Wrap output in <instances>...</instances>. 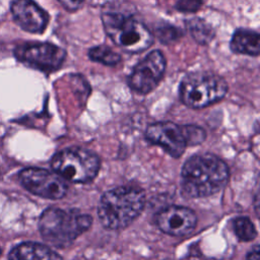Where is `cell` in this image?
<instances>
[{
	"mask_svg": "<svg viewBox=\"0 0 260 260\" xmlns=\"http://www.w3.org/2000/svg\"><path fill=\"white\" fill-rule=\"evenodd\" d=\"M228 179L226 165L210 153L192 156L182 169L183 192L191 198L207 197L218 192Z\"/></svg>",
	"mask_w": 260,
	"mask_h": 260,
	"instance_id": "1",
	"label": "cell"
},
{
	"mask_svg": "<svg viewBox=\"0 0 260 260\" xmlns=\"http://www.w3.org/2000/svg\"><path fill=\"white\" fill-rule=\"evenodd\" d=\"M145 195L136 187H118L105 193L98 206L102 224L110 230H120L130 224L143 210Z\"/></svg>",
	"mask_w": 260,
	"mask_h": 260,
	"instance_id": "2",
	"label": "cell"
},
{
	"mask_svg": "<svg viewBox=\"0 0 260 260\" xmlns=\"http://www.w3.org/2000/svg\"><path fill=\"white\" fill-rule=\"evenodd\" d=\"M91 222L92 218L88 214L50 207L42 213L39 229L48 243L56 247H66L85 232Z\"/></svg>",
	"mask_w": 260,
	"mask_h": 260,
	"instance_id": "3",
	"label": "cell"
},
{
	"mask_svg": "<svg viewBox=\"0 0 260 260\" xmlns=\"http://www.w3.org/2000/svg\"><path fill=\"white\" fill-rule=\"evenodd\" d=\"M102 20L106 34L125 52L139 53L152 44L150 30L131 14L107 8Z\"/></svg>",
	"mask_w": 260,
	"mask_h": 260,
	"instance_id": "4",
	"label": "cell"
},
{
	"mask_svg": "<svg viewBox=\"0 0 260 260\" xmlns=\"http://www.w3.org/2000/svg\"><path fill=\"white\" fill-rule=\"evenodd\" d=\"M228 91L225 80L212 72L196 71L187 74L180 84L181 101L190 108L200 109L221 100Z\"/></svg>",
	"mask_w": 260,
	"mask_h": 260,
	"instance_id": "5",
	"label": "cell"
},
{
	"mask_svg": "<svg viewBox=\"0 0 260 260\" xmlns=\"http://www.w3.org/2000/svg\"><path fill=\"white\" fill-rule=\"evenodd\" d=\"M51 165L54 172L64 180L87 183L95 178L100 169V159L88 149L70 147L56 153Z\"/></svg>",
	"mask_w": 260,
	"mask_h": 260,
	"instance_id": "6",
	"label": "cell"
},
{
	"mask_svg": "<svg viewBox=\"0 0 260 260\" xmlns=\"http://www.w3.org/2000/svg\"><path fill=\"white\" fill-rule=\"evenodd\" d=\"M14 55L18 61L26 66L45 72H52L63 64L66 52L50 43H28L18 46Z\"/></svg>",
	"mask_w": 260,
	"mask_h": 260,
	"instance_id": "7",
	"label": "cell"
},
{
	"mask_svg": "<svg viewBox=\"0 0 260 260\" xmlns=\"http://www.w3.org/2000/svg\"><path fill=\"white\" fill-rule=\"evenodd\" d=\"M166 65L162 53L158 50L151 51L133 67L128 77V85L141 94L150 92L161 80Z\"/></svg>",
	"mask_w": 260,
	"mask_h": 260,
	"instance_id": "8",
	"label": "cell"
},
{
	"mask_svg": "<svg viewBox=\"0 0 260 260\" xmlns=\"http://www.w3.org/2000/svg\"><path fill=\"white\" fill-rule=\"evenodd\" d=\"M19 180L29 192L47 199H60L67 192V185L62 177L44 169L27 168L20 172Z\"/></svg>",
	"mask_w": 260,
	"mask_h": 260,
	"instance_id": "9",
	"label": "cell"
},
{
	"mask_svg": "<svg viewBox=\"0 0 260 260\" xmlns=\"http://www.w3.org/2000/svg\"><path fill=\"white\" fill-rule=\"evenodd\" d=\"M145 136L150 142L161 146L174 157L181 156L188 145L183 127L172 122L151 124L146 129Z\"/></svg>",
	"mask_w": 260,
	"mask_h": 260,
	"instance_id": "10",
	"label": "cell"
},
{
	"mask_svg": "<svg viewBox=\"0 0 260 260\" xmlns=\"http://www.w3.org/2000/svg\"><path fill=\"white\" fill-rule=\"evenodd\" d=\"M196 215L193 210L183 206H170L155 215V223L164 233L182 237L190 234L196 226Z\"/></svg>",
	"mask_w": 260,
	"mask_h": 260,
	"instance_id": "11",
	"label": "cell"
},
{
	"mask_svg": "<svg viewBox=\"0 0 260 260\" xmlns=\"http://www.w3.org/2000/svg\"><path fill=\"white\" fill-rule=\"evenodd\" d=\"M11 12L16 23L29 32H43L49 21L47 12L32 0H14Z\"/></svg>",
	"mask_w": 260,
	"mask_h": 260,
	"instance_id": "12",
	"label": "cell"
},
{
	"mask_svg": "<svg viewBox=\"0 0 260 260\" xmlns=\"http://www.w3.org/2000/svg\"><path fill=\"white\" fill-rule=\"evenodd\" d=\"M9 260H62L52 249L39 243H22L9 254Z\"/></svg>",
	"mask_w": 260,
	"mask_h": 260,
	"instance_id": "13",
	"label": "cell"
},
{
	"mask_svg": "<svg viewBox=\"0 0 260 260\" xmlns=\"http://www.w3.org/2000/svg\"><path fill=\"white\" fill-rule=\"evenodd\" d=\"M230 47L237 54L258 56L260 53V36L255 30L239 28L234 32Z\"/></svg>",
	"mask_w": 260,
	"mask_h": 260,
	"instance_id": "14",
	"label": "cell"
},
{
	"mask_svg": "<svg viewBox=\"0 0 260 260\" xmlns=\"http://www.w3.org/2000/svg\"><path fill=\"white\" fill-rule=\"evenodd\" d=\"M186 25L192 38L201 45L208 44L214 38L215 34L212 26L199 17L188 19L186 21Z\"/></svg>",
	"mask_w": 260,
	"mask_h": 260,
	"instance_id": "15",
	"label": "cell"
},
{
	"mask_svg": "<svg viewBox=\"0 0 260 260\" xmlns=\"http://www.w3.org/2000/svg\"><path fill=\"white\" fill-rule=\"evenodd\" d=\"M88 57L94 62L114 66L121 62V56L107 46H96L88 50Z\"/></svg>",
	"mask_w": 260,
	"mask_h": 260,
	"instance_id": "16",
	"label": "cell"
},
{
	"mask_svg": "<svg viewBox=\"0 0 260 260\" xmlns=\"http://www.w3.org/2000/svg\"><path fill=\"white\" fill-rule=\"evenodd\" d=\"M234 232L236 236L241 240V241H251L255 239L257 236L256 229L253 224V222L248 218V217H238L234 220L233 223Z\"/></svg>",
	"mask_w": 260,
	"mask_h": 260,
	"instance_id": "17",
	"label": "cell"
},
{
	"mask_svg": "<svg viewBox=\"0 0 260 260\" xmlns=\"http://www.w3.org/2000/svg\"><path fill=\"white\" fill-rule=\"evenodd\" d=\"M185 137L187 140V144H198L202 142L205 139V131L194 125H188V126H183Z\"/></svg>",
	"mask_w": 260,
	"mask_h": 260,
	"instance_id": "18",
	"label": "cell"
},
{
	"mask_svg": "<svg viewBox=\"0 0 260 260\" xmlns=\"http://www.w3.org/2000/svg\"><path fill=\"white\" fill-rule=\"evenodd\" d=\"M156 36L161 43H170L178 40L182 36V32L179 28L173 25H167L159 27L156 30Z\"/></svg>",
	"mask_w": 260,
	"mask_h": 260,
	"instance_id": "19",
	"label": "cell"
},
{
	"mask_svg": "<svg viewBox=\"0 0 260 260\" xmlns=\"http://www.w3.org/2000/svg\"><path fill=\"white\" fill-rule=\"evenodd\" d=\"M203 3V0H177L176 8L182 12H195Z\"/></svg>",
	"mask_w": 260,
	"mask_h": 260,
	"instance_id": "20",
	"label": "cell"
},
{
	"mask_svg": "<svg viewBox=\"0 0 260 260\" xmlns=\"http://www.w3.org/2000/svg\"><path fill=\"white\" fill-rule=\"evenodd\" d=\"M67 10L73 11L81 7L84 0H58Z\"/></svg>",
	"mask_w": 260,
	"mask_h": 260,
	"instance_id": "21",
	"label": "cell"
},
{
	"mask_svg": "<svg viewBox=\"0 0 260 260\" xmlns=\"http://www.w3.org/2000/svg\"><path fill=\"white\" fill-rule=\"evenodd\" d=\"M260 254H259V247L256 246L248 255H247V260H259Z\"/></svg>",
	"mask_w": 260,
	"mask_h": 260,
	"instance_id": "22",
	"label": "cell"
},
{
	"mask_svg": "<svg viewBox=\"0 0 260 260\" xmlns=\"http://www.w3.org/2000/svg\"><path fill=\"white\" fill-rule=\"evenodd\" d=\"M0 255H1V249H0Z\"/></svg>",
	"mask_w": 260,
	"mask_h": 260,
	"instance_id": "23",
	"label": "cell"
}]
</instances>
